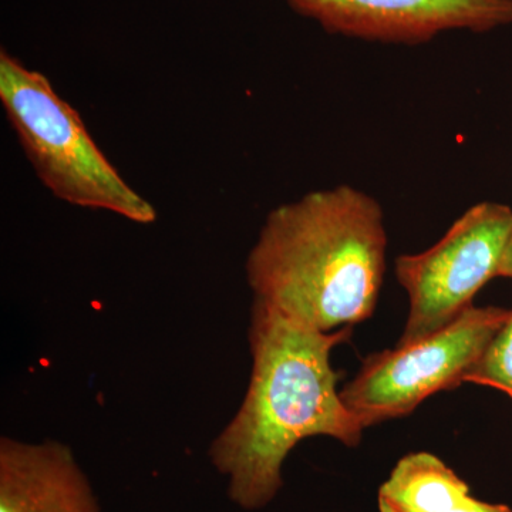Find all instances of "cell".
<instances>
[{"label":"cell","instance_id":"cell-1","mask_svg":"<svg viewBox=\"0 0 512 512\" xmlns=\"http://www.w3.org/2000/svg\"><path fill=\"white\" fill-rule=\"evenodd\" d=\"M350 336L352 328L319 332L254 303L248 392L210 448L232 503L248 511L271 504L284 484L286 457L303 439L360 443L365 427L343 403L330 365L332 350Z\"/></svg>","mask_w":512,"mask_h":512},{"label":"cell","instance_id":"cell-2","mask_svg":"<svg viewBox=\"0 0 512 512\" xmlns=\"http://www.w3.org/2000/svg\"><path fill=\"white\" fill-rule=\"evenodd\" d=\"M386 247L379 202L339 185L269 212L245 274L254 303L306 328L335 332L375 312Z\"/></svg>","mask_w":512,"mask_h":512},{"label":"cell","instance_id":"cell-3","mask_svg":"<svg viewBox=\"0 0 512 512\" xmlns=\"http://www.w3.org/2000/svg\"><path fill=\"white\" fill-rule=\"evenodd\" d=\"M0 104L40 183L60 201L111 212L134 224L157 221L156 207L124 180L45 74L5 49L0 52Z\"/></svg>","mask_w":512,"mask_h":512},{"label":"cell","instance_id":"cell-4","mask_svg":"<svg viewBox=\"0 0 512 512\" xmlns=\"http://www.w3.org/2000/svg\"><path fill=\"white\" fill-rule=\"evenodd\" d=\"M510 313L470 306L427 338L367 356L355 379L340 390L343 403L365 429L407 416L433 394L464 383Z\"/></svg>","mask_w":512,"mask_h":512},{"label":"cell","instance_id":"cell-5","mask_svg":"<svg viewBox=\"0 0 512 512\" xmlns=\"http://www.w3.org/2000/svg\"><path fill=\"white\" fill-rule=\"evenodd\" d=\"M512 234V210L480 202L464 212L434 247L396 261V276L410 298V312L397 346L446 328L473 306L474 296L500 274Z\"/></svg>","mask_w":512,"mask_h":512},{"label":"cell","instance_id":"cell-6","mask_svg":"<svg viewBox=\"0 0 512 512\" xmlns=\"http://www.w3.org/2000/svg\"><path fill=\"white\" fill-rule=\"evenodd\" d=\"M326 32L394 45H421L440 33H485L512 23V0H286Z\"/></svg>","mask_w":512,"mask_h":512},{"label":"cell","instance_id":"cell-7","mask_svg":"<svg viewBox=\"0 0 512 512\" xmlns=\"http://www.w3.org/2000/svg\"><path fill=\"white\" fill-rule=\"evenodd\" d=\"M0 512H101L92 483L66 444L0 440Z\"/></svg>","mask_w":512,"mask_h":512},{"label":"cell","instance_id":"cell-8","mask_svg":"<svg viewBox=\"0 0 512 512\" xmlns=\"http://www.w3.org/2000/svg\"><path fill=\"white\" fill-rule=\"evenodd\" d=\"M380 512H512L505 504L478 500L466 481L431 453L404 456L382 484Z\"/></svg>","mask_w":512,"mask_h":512},{"label":"cell","instance_id":"cell-9","mask_svg":"<svg viewBox=\"0 0 512 512\" xmlns=\"http://www.w3.org/2000/svg\"><path fill=\"white\" fill-rule=\"evenodd\" d=\"M464 383L493 387L512 397V311L476 365L471 367Z\"/></svg>","mask_w":512,"mask_h":512},{"label":"cell","instance_id":"cell-10","mask_svg":"<svg viewBox=\"0 0 512 512\" xmlns=\"http://www.w3.org/2000/svg\"><path fill=\"white\" fill-rule=\"evenodd\" d=\"M498 276L512 279V234L510 239H508L507 247H505L503 259H501L500 274H498Z\"/></svg>","mask_w":512,"mask_h":512}]
</instances>
